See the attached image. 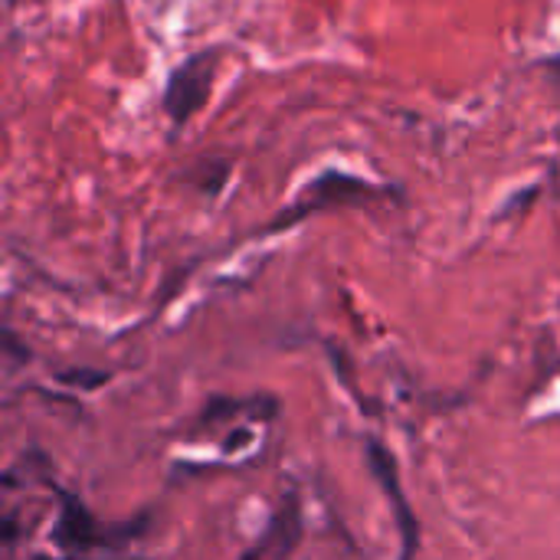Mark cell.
I'll use <instances>...</instances> for the list:
<instances>
[{"label": "cell", "mask_w": 560, "mask_h": 560, "mask_svg": "<svg viewBox=\"0 0 560 560\" xmlns=\"http://www.w3.org/2000/svg\"><path fill=\"white\" fill-rule=\"evenodd\" d=\"M217 66H220V49H200L187 56L180 66H174L164 85V112L171 115L174 125H187L207 105L217 79Z\"/></svg>", "instance_id": "6da1fadb"}, {"label": "cell", "mask_w": 560, "mask_h": 560, "mask_svg": "<svg viewBox=\"0 0 560 560\" xmlns=\"http://www.w3.org/2000/svg\"><path fill=\"white\" fill-rule=\"evenodd\" d=\"M381 194H390V190L374 187V184H368V180H361V177H354V174L325 171L322 177L312 180V187L305 190V197H302L292 210H285V213L276 220L272 230H279V226H285V223H299L302 217H308V213H315V210H322V207H331V203H361V200H371V197H381Z\"/></svg>", "instance_id": "7a4b0ae2"}]
</instances>
